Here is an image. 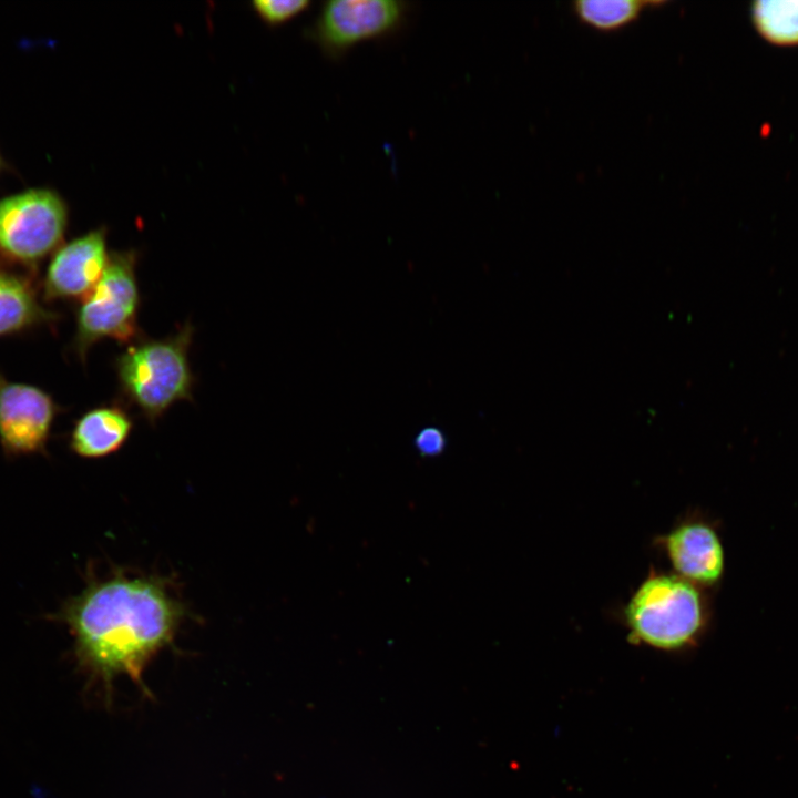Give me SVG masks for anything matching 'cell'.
Segmentation results:
<instances>
[{
    "instance_id": "3957f363",
    "label": "cell",
    "mask_w": 798,
    "mask_h": 798,
    "mask_svg": "<svg viewBox=\"0 0 798 798\" xmlns=\"http://www.w3.org/2000/svg\"><path fill=\"white\" fill-rule=\"evenodd\" d=\"M624 621L630 640L663 651L692 646L706 627L698 586L676 574H653L630 597Z\"/></svg>"
},
{
    "instance_id": "52a82bcc",
    "label": "cell",
    "mask_w": 798,
    "mask_h": 798,
    "mask_svg": "<svg viewBox=\"0 0 798 798\" xmlns=\"http://www.w3.org/2000/svg\"><path fill=\"white\" fill-rule=\"evenodd\" d=\"M62 411L42 388L14 382L0 374V446L9 456L45 451L57 416Z\"/></svg>"
},
{
    "instance_id": "ba28073f",
    "label": "cell",
    "mask_w": 798,
    "mask_h": 798,
    "mask_svg": "<svg viewBox=\"0 0 798 798\" xmlns=\"http://www.w3.org/2000/svg\"><path fill=\"white\" fill-rule=\"evenodd\" d=\"M110 254L104 227L63 243L47 266L41 284L42 299L81 301L100 282Z\"/></svg>"
},
{
    "instance_id": "5b68a950",
    "label": "cell",
    "mask_w": 798,
    "mask_h": 798,
    "mask_svg": "<svg viewBox=\"0 0 798 798\" xmlns=\"http://www.w3.org/2000/svg\"><path fill=\"white\" fill-rule=\"evenodd\" d=\"M68 207L53 190L29 188L0 200V258L33 270L61 245Z\"/></svg>"
},
{
    "instance_id": "2e32d148",
    "label": "cell",
    "mask_w": 798,
    "mask_h": 798,
    "mask_svg": "<svg viewBox=\"0 0 798 798\" xmlns=\"http://www.w3.org/2000/svg\"><path fill=\"white\" fill-rule=\"evenodd\" d=\"M1 164H2V160H1V156H0V168H1Z\"/></svg>"
},
{
    "instance_id": "7a4b0ae2",
    "label": "cell",
    "mask_w": 798,
    "mask_h": 798,
    "mask_svg": "<svg viewBox=\"0 0 798 798\" xmlns=\"http://www.w3.org/2000/svg\"><path fill=\"white\" fill-rule=\"evenodd\" d=\"M193 336L187 321L165 338L142 336L114 358L120 397L152 424L176 402L193 399L195 376L188 358Z\"/></svg>"
},
{
    "instance_id": "9a60e30c",
    "label": "cell",
    "mask_w": 798,
    "mask_h": 798,
    "mask_svg": "<svg viewBox=\"0 0 798 798\" xmlns=\"http://www.w3.org/2000/svg\"><path fill=\"white\" fill-rule=\"evenodd\" d=\"M416 446L423 454H436L442 451L444 439L438 430L427 428L418 434Z\"/></svg>"
},
{
    "instance_id": "6da1fadb",
    "label": "cell",
    "mask_w": 798,
    "mask_h": 798,
    "mask_svg": "<svg viewBox=\"0 0 798 798\" xmlns=\"http://www.w3.org/2000/svg\"><path fill=\"white\" fill-rule=\"evenodd\" d=\"M183 616L158 579L123 574L88 584L61 612L80 664L105 687L121 675L144 687L145 666L171 644Z\"/></svg>"
},
{
    "instance_id": "8fae6325",
    "label": "cell",
    "mask_w": 798,
    "mask_h": 798,
    "mask_svg": "<svg viewBox=\"0 0 798 798\" xmlns=\"http://www.w3.org/2000/svg\"><path fill=\"white\" fill-rule=\"evenodd\" d=\"M58 316L45 309L30 276L0 264V338L50 325Z\"/></svg>"
},
{
    "instance_id": "277c9868",
    "label": "cell",
    "mask_w": 798,
    "mask_h": 798,
    "mask_svg": "<svg viewBox=\"0 0 798 798\" xmlns=\"http://www.w3.org/2000/svg\"><path fill=\"white\" fill-rule=\"evenodd\" d=\"M136 250L111 252L103 276L75 310L72 350L84 364L91 348L105 339L130 345L142 337Z\"/></svg>"
},
{
    "instance_id": "7c38bea8",
    "label": "cell",
    "mask_w": 798,
    "mask_h": 798,
    "mask_svg": "<svg viewBox=\"0 0 798 798\" xmlns=\"http://www.w3.org/2000/svg\"><path fill=\"white\" fill-rule=\"evenodd\" d=\"M749 16L757 33L771 44L798 45V0H757Z\"/></svg>"
},
{
    "instance_id": "9c48e42d",
    "label": "cell",
    "mask_w": 798,
    "mask_h": 798,
    "mask_svg": "<svg viewBox=\"0 0 798 798\" xmlns=\"http://www.w3.org/2000/svg\"><path fill=\"white\" fill-rule=\"evenodd\" d=\"M676 575L696 586L716 585L724 574L725 553L717 531L700 520L684 521L663 538Z\"/></svg>"
},
{
    "instance_id": "8992f818",
    "label": "cell",
    "mask_w": 798,
    "mask_h": 798,
    "mask_svg": "<svg viewBox=\"0 0 798 798\" xmlns=\"http://www.w3.org/2000/svg\"><path fill=\"white\" fill-rule=\"evenodd\" d=\"M403 0H329L321 4L307 37L323 54L339 60L356 44L402 32L413 13Z\"/></svg>"
},
{
    "instance_id": "4fadbf2b",
    "label": "cell",
    "mask_w": 798,
    "mask_h": 798,
    "mask_svg": "<svg viewBox=\"0 0 798 798\" xmlns=\"http://www.w3.org/2000/svg\"><path fill=\"white\" fill-rule=\"evenodd\" d=\"M664 4L662 1L637 0H580L573 2V11L585 25L610 32L620 30L638 19L648 6Z\"/></svg>"
},
{
    "instance_id": "5bb4252c",
    "label": "cell",
    "mask_w": 798,
    "mask_h": 798,
    "mask_svg": "<svg viewBox=\"0 0 798 798\" xmlns=\"http://www.w3.org/2000/svg\"><path fill=\"white\" fill-rule=\"evenodd\" d=\"M307 0H258L253 2L257 14L269 24H279L306 10Z\"/></svg>"
},
{
    "instance_id": "30bf717a",
    "label": "cell",
    "mask_w": 798,
    "mask_h": 798,
    "mask_svg": "<svg viewBox=\"0 0 798 798\" xmlns=\"http://www.w3.org/2000/svg\"><path fill=\"white\" fill-rule=\"evenodd\" d=\"M133 427L132 416L122 403L96 406L75 420L69 444L82 458L108 457L124 446Z\"/></svg>"
}]
</instances>
